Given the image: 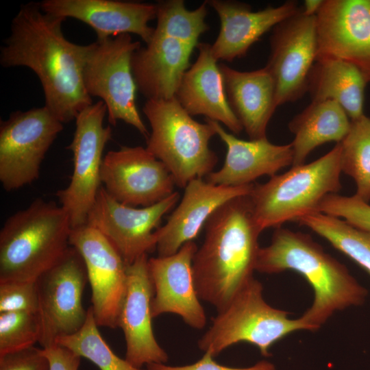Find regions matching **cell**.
<instances>
[{
  "label": "cell",
  "instance_id": "cell-22",
  "mask_svg": "<svg viewBox=\"0 0 370 370\" xmlns=\"http://www.w3.org/2000/svg\"><path fill=\"white\" fill-rule=\"evenodd\" d=\"M227 147L222 167L208 174L205 180L216 185L240 186L253 184L262 175H276L292 165V144L275 145L267 138L245 140L227 132L221 123L206 119Z\"/></svg>",
  "mask_w": 370,
  "mask_h": 370
},
{
  "label": "cell",
  "instance_id": "cell-23",
  "mask_svg": "<svg viewBox=\"0 0 370 370\" xmlns=\"http://www.w3.org/2000/svg\"><path fill=\"white\" fill-rule=\"evenodd\" d=\"M197 48V58L184 74L175 97L190 116L204 115L239 134L243 128L228 103L211 45L199 42Z\"/></svg>",
  "mask_w": 370,
  "mask_h": 370
},
{
  "label": "cell",
  "instance_id": "cell-16",
  "mask_svg": "<svg viewBox=\"0 0 370 370\" xmlns=\"http://www.w3.org/2000/svg\"><path fill=\"white\" fill-rule=\"evenodd\" d=\"M316 24V60L347 62L370 82V0H325Z\"/></svg>",
  "mask_w": 370,
  "mask_h": 370
},
{
  "label": "cell",
  "instance_id": "cell-9",
  "mask_svg": "<svg viewBox=\"0 0 370 370\" xmlns=\"http://www.w3.org/2000/svg\"><path fill=\"white\" fill-rule=\"evenodd\" d=\"M45 106L12 112L0 124V182L5 190L36 181L48 150L64 126Z\"/></svg>",
  "mask_w": 370,
  "mask_h": 370
},
{
  "label": "cell",
  "instance_id": "cell-18",
  "mask_svg": "<svg viewBox=\"0 0 370 370\" xmlns=\"http://www.w3.org/2000/svg\"><path fill=\"white\" fill-rule=\"evenodd\" d=\"M148 259L143 255L127 266V288L117 323L125 339V359L138 368L151 363L165 364L169 358L153 331V287Z\"/></svg>",
  "mask_w": 370,
  "mask_h": 370
},
{
  "label": "cell",
  "instance_id": "cell-11",
  "mask_svg": "<svg viewBox=\"0 0 370 370\" xmlns=\"http://www.w3.org/2000/svg\"><path fill=\"white\" fill-rule=\"evenodd\" d=\"M35 282L40 325L38 343L46 348L56 345L58 338L76 333L86 322L88 309L83 306L82 295L88 280L84 262L71 246Z\"/></svg>",
  "mask_w": 370,
  "mask_h": 370
},
{
  "label": "cell",
  "instance_id": "cell-33",
  "mask_svg": "<svg viewBox=\"0 0 370 370\" xmlns=\"http://www.w3.org/2000/svg\"><path fill=\"white\" fill-rule=\"evenodd\" d=\"M317 212L343 219L353 226L370 233V205L355 195L329 194L319 204Z\"/></svg>",
  "mask_w": 370,
  "mask_h": 370
},
{
  "label": "cell",
  "instance_id": "cell-27",
  "mask_svg": "<svg viewBox=\"0 0 370 370\" xmlns=\"http://www.w3.org/2000/svg\"><path fill=\"white\" fill-rule=\"evenodd\" d=\"M367 82L353 64L336 59L315 61L308 78L307 91L312 101H333L351 121L364 115L365 90Z\"/></svg>",
  "mask_w": 370,
  "mask_h": 370
},
{
  "label": "cell",
  "instance_id": "cell-6",
  "mask_svg": "<svg viewBox=\"0 0 370 370\" xmlns=\"http://www.w3.org/2000/svg\"><path fill=\"white\" fill-rule=\"evenodd\" d=\"M143 112L151 127L146 148L166 166L176 186L185 188L212 172L219 159L209 147L216 135L211 124L193 119L175 97L147 99Z\"/></svg>",
  "mask_w": 370,
  "mask_h": 370
},
{
  "label": "cell",
  "instance_id": "cell-4",
  "mask_svg": "<svg viewBox=\"0 0 370 370\" xmlns=\"http://www.w3.org/2000/svg\"><path fill=\"white\" fill-rule=\"evenodd\" d=\"M66 211L41 198L10 216L0 231V282L35 281L71 247Z\"/></svg>",
  "mask_w": 370,
  "mask_h": 370
},
{
  "label": "cell",
  "instance_id": "cell-30",
  "mask_svg": "<svg viewBox=\"0 0 370 370\" xmlns=\"http://www.w3.org/2000/svg\"><path fill=\"white\" fill-rule=\"evenodd\" d=\"M207 5L204 1L197 8L189 10L182 0L158 1L156 3L157 25L153 34L197 47L201 35L209 29L205 21Z\"/></svg>",
  "mask_w": 370,
  "mask_h": 370
},
{
  "label": "cell",
  "instance_id": "cell-28",
  "mask_svg": "<svg viewBox=\"0 0 370 370\" xmlns=\"http://www.w3.org/2000/svg\"><path fill=\"white\" fill-rule=\"evenodd\" d=\"M324 238L334 248L359 264L370 275V233L345 220L314 212L297 221Z\"/></svg>",
  "mask_w": 370,
  "mask_h": 370
},
{
  "label": "cell",
  "instance_id": "cell-7",
  "mask_svg": "<svg viewBox=\"0 0 370 370\" xmlns=\"http://www.w3.org/2000/svg\"><path fill=\"white\" fill-rule=\"evenodd\" d=\"M288 314L265 301L262 284L253 277L217 312L198 347L214 357L233 345L246 342L269 357L270 348L276 342L295 331L308 330L300 317L291 319Z\"/></svg>",
  "mask_w": 370,
  "mask_h": 370
},
{
  "label": "cell",
  "instance_id": "cell-29",
  "mask_svg": "<svg viewBox=\"0 0 370 370\" xmlns=\"http://www.w3.org/2000/svg\"><path fill=\"white\" fill-rule=\"evenodd\" d=\"M341 171L356 185L354 195L369 203L370 200V118L365 114L351 121L350 129L339 143Z\"/></svg>",
  "mask_w": 370,
  "mask_h": 370
},
{
  "label": "cell",
  "instance_id": "cell-5",
  "mask_svg": "<svg viewBox=\"0 0 370 370\" xmlns=\"http://www.w3.org/2000/svg\"><path fill=\"white\" fill-rule=\"evenodd\" d=\"M341 145L308 164L292 166L264 184H254L249 194L254 218L263 231L317 212L322 199L337 193L341 183Z\"/></svg>",
  "mask_w": 370,
  "mask_h": 370
},
{
  "label": "cell",
  "instance_id": "cell-37",
  "mask_svg": "<svg viewBox=\"0 0 370 370\" xmlns=\"http://www.w3.org/2000/svg\"><path fill=\"white\" fill-rule=\"evenodd\" d=\"M49 362V370H79L81 358L71 349L59 345L42 348Z\"/></svg>",
  "mask_w": 370,
  "mask_h": 370
},
{
  "label": "cell",
  "instance_id": "cell-21",
  "mask_svg": "<svg viewBox=\"0 0 370 370\" xmlns=\"http://www.w3.org/2000/svg\"><path fill=\"white\" fill-rule=\"evenodd\" d=\"M219 17L221 27L211 51L217 60L232 62L245 56L265 33L301 12L295 1L254 12L250 5L236 1H206Z\"/></svg>",
  "mask_w": 370,
  "mask_h": 370
},
{
  "label": "cell",
  "instance_id": "cell-2",
  "mask_svg": "<svg viewBox=\"0 0 370 370\" xmlns=\"http://www.w3.org/2000/svg\"><path fill=\"white\" fill-rule=\"evenodd\" d=\"M204 227V242L193 260V278L199 298L218 312L254 277L262 230L249 195L221 205Z\"/></svg>",
  "mask_w": 370,
  "mask_h": 370
},
{
  "label": "cell",
  "instance_id": "cell-3",
  "mask_svg": "<svg viewBox=\"0 0 370 370\" xmlns=\"http://www.w3.org/2000/svg\"><path fill=\"white\" fill-rule=\"evenodd\" d=\"M294 271L314 291L311 306L300 317L308 330L319 329L338 310L362 305L368 291L347 267L306 234L275 228L271 243L260 247L256 271L268 274Z\"/></svg>",
  "mask_w": 370,
  "mask_h": 370
},
{
  "label": "cell",
  "instance_id": "cell-38",
  "mask_svg": "<svg viewBox=\"0 0 370 370\" xmlns=\"http://www.w3.org/2000/svg\"><path fill=\"white\" fill-rule=\"evenodd\" d=\"M323 3L324 0H306L301 13L306 16H316Z\"/></svg>",
  "mask_w": 370,
  "mask_h": 370
},
{
  "label": "cell",
  "instance_id": "cell-13",
  "mask_svg": "<svg viewBox=\"0 0 370 370\" xmlns=\"http://www.w3.org/2000/svg\"><path fill=\"white\" fill-rule=\"evenodd\" d=\"M69 242L86 266L97 325L116 328L126 293L127 265L111 243L87 224L72 228Z\"/></svg>",
  "mask_w": 370,
  "mask_h": 370
},
{
  "label": "cell",
  "instance_id": "cell-14",
  "mask_svg": "<svg viewBox=\"0 0 370 370\" xmlns=\"http://www.w3.org/2000/svg\"><path fill=\"white\" fill-rule=\"evenodd\" d=\"M101 182L106 191L125 205L152 206L175 191L166 166L146 147L122 146L103 159Z\"/></svg>",
  "mask_w": 370,
  "mask_h": 370
},
{
  "label": "cell",
  "instance_id": "cell-19",
  "mask_svg": "<svg viewBox=\"0 0 370 370\" xmlns=\"http://www.w3.org/2000/svg\"><path fill=\"white\" fill-rule=\"evenodd\" d=\"M39 3L45 12L87 24L98 40L133 34L147 44L153 35L149 23L156 17V3L114 0H44Z\"/></svg>",
  "mask_w": 370,
  "mask_h": 370
},
{
  "label": "cell",
  "instance_id": "cell-25",
  "mask_svg": "<svg viewBox=\"0 0 370 370\" xmlns=\"http://www.w3.org/2000/svg\"><path fill=\"white\" fill-rule=\"evenodd\" d=\"M228 103L250 140L266 138L278 108L273 81L264 68L240 71L220 64Z\"/></svg>",
  "mask_w": 370,
  "mask_h": 370
},
{
  "label": "cell",
  "instance_id": "cell-1",
  "mask_svg": "<svg viewBox=\"0 0 370 370\" xmlns=\"http://www.w3.org/2000/svg\"><path fill=\"white\" fill-rule=\"evenodd\" d=\"M66 19L45 12L38 2L23 4L0 50L2 66H25L35 73L43 89L45 106L64 124L92 104L83 82L89 45H77L65 38L62 25Z\"/></svg>",
  "mask_w": 370,
  "mask_h": 370
},
{
  "label": "cell",
  "instance_id": "cell-32",
  "mask_svg": "<svg viewBox=\"0 0 370 370\" xmlns=\"http://www.w3.org/2000/svg\"><path fill=\"white\" fill-rule=\"evenodd\" d=\"M40 325L37 313H0V355L26 349L39 342Z\"/></svg>",
  "mask_w": 370,
  "mask_h": 370
},
{
  "label": "cell",
  "instance_id": "cell-36",
  "mask_svg": "<svg viewBox=\"0 0 370 370\" xmlns=\"http://www.w3.org/2000/svg\"><path fill=\"white\" fill-rule=\"evenodd\" d=\"M147 370H276L275 365L267 361L261 360L254 365L244 367H230L218 364L214 357L208 353H204L203 357L196 362L179 367L166 365L164 363H151L147 365Z\"/></svg>",
  "mask_w": 370,
  "mask_h": 370
},
{
  "label": "cell",
  "instance_id": "cell-31",
  "mask_svg": "<svg viewBox=\"0 0 370 370\" xmlns=\"http://www.w3.org/2000/svg\"><path fill=\"white\" fill-rule=\"evenodd\" d=\"M92 308H88L85 323L76 333L58 338L57 345L66 347L94 363L100 370H147L136 367L119 357L101 335Z\"/></svg>",
  "mask_w": 370,
  "mask_h": 370
},
{
  "label": "cell",
  "instance_id": "cell-10",
  "mask_svg": "<svg viewBox=\"0 0 370 370\" xmlns=\"http://www.w3.org/2000/svg\"><path fill=\"white\" fill-rule=\"evenodd\" d=\"M107 108L101 100L84 108L75 119V130L66 147L73 153V171L69 184L57 191L60 205L67 213L72 228L86 224L88 214L100 187L103 152L112 138L104 126Z\"/></svg>",
  "mask_w": 370,
  "mask_h": 370
},
{
  "label": "cell",
  "instance_id": "cell-35",
  "mask_svg": "<svg viewBox=\"0 0 370 370\" xmlns=\"http://www.w3.org/2000/svg\"><path fill=\"white\" fill-rule=\"evenodd\" d=\"M0 370H49L42 348L32 346L0 355Z\"/></svg>",
  "mask_w": 370,
  "mask_h": 370
},
{
  "label": "cell",
  "instance_id": "cell-20",
  "mask_svg": "<svg viewBox=\"0 0 370 370\" xmlns=\"http://www.w3.org/2000/svg\"><path fill=\"white\" fill-rule=\"evenodd\" d=\"M253 186L216 185L203 178L190 181L166 223L154 232L158 256L172 255L186 243L193 241L219 207L231 199L249 195Z\"/></svg>",
  "mask_w": 370,
  "mask_h": 370
},
{
  "label": "cell",
  "instance_id": "cell-15",
  "mask_svg": "<svg viewBox=\"0 0 370 370\" xmlns=\"http://www.w3.org/2000/svg\"><path fill=\"white\" fill-rule=\"evenodd\" d=\"M301 12L277 25L270 39L271 52L265 67L274 83L278 107L296 101L305 94L316 61V16Z\"/></svg>",
  "mask_w": 370,
  "mask_h": 370
},
{
  "label": "cell",
  "instance_id": "cell-26",
  "mask_svg": "<svg viewBox=\"0 0 370 370\" xmlns=\"http://www.w3.org/2000/svg\"><path fill=\"white\" fill-rule=\"evenodd\" d=\"M351 120L343 108L333 101H312L288 123L294 134L292 166L305 163L317 147L329 142L341 143L347 134Z\"/></svg>",
  "mask_w": 370,
  "mask_h": 370
},
{
  "label": "cell",
  "instance_id": "cell-24",
  "mask_svg": "<svg viewBox=\"0 0 370 370\" xmlns=\"http://www.w3.org/2000/svg\"><path fill=\"white\" fill-rule=\"evenodd\" d=\"M194 48L170 37L154 34L146 47L132 56V74L138 91L147 99H170L190 66Z\"/></svg>",
  "mask_w": 370,
  "mask_h": 370
},
{
  "label": "cell",
  "instance_id": "cell-8",
  "mask_svg": "<svg viewBox=\"0 0 370 370\" xmlns=\"http://www.w3.org/2000/svg\"><path fill=\"white\" fill-rule=\"evenodd\" d=\"M140 47L130 34L97 39L89 44L83 82L88 95L101 98L106 104L110 124L124 121L147 140L149 133L137 108L131 66L132 54Z\"/></svg>",
  "mask_w": 370,
  "mask_h": 370
},
{
  "label": "cell",
  "instance_id": "cell-34",
  "mask_svg": "<svg viewBox=\"0 0 370 370\" xmlns=\"http://www.w3.org/2000/svg\"><path fill=\"white\" fill-rule=\"evenodd\" d=\"M38 310L35 281L0 282V313L18 311L37 313Z\"/></svg>",
  "mask_w": 370,
  "mask_h": 370
},
{
  "label": "cell",
  "instance_id": "cell-12",
  "mask_svg": "<svg viewBox=\"0 0 370 370\" xmlns=\"http://www.w3.org/2000/svg\"><path fill=\"white\" fill-rule=\"evenodd\" d=\"M180 198V193L175 191L152 206L136 208L120 203L101 186L86 224L101 233L130 265L156 249L154 232L162 217L175 206Z\"/></svg>",
  "mask_w": 370,
  "mask_h": 370
},
{
  "label": "cell",
  "instance_id": "cell-17",
  "mask_svg": "<svg viewBox=\"0 0 370 370\" xmlns=\"http://www.w3.org/2000/svg\"><path fill=\"white\" fill-rule=\"evenodd\" d=\"M197 248L194 241H189L172 255L148 259L153 287L151 303L153 318L173 313L194 329L205 327L206 315L195 289L193 272V260Z\"/></svg>",
  "mask_w": 370,
  "mask_h": 370
}]
</instances>
